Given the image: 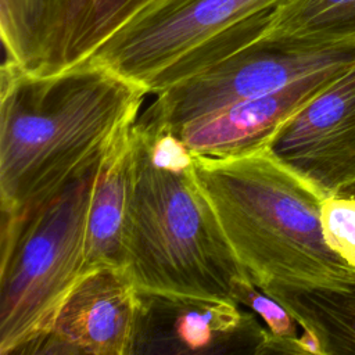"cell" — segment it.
Instances as JSON below:
<instances>
[{"instance_id": "obj_11", "label": "cell", "mask_w": 355, "mask_h": 355, "mask_svg": "<svg viewBox=\"0 0 355 355\" xmlns=\"http://www.w3.org/2000/svg\"><path fill=\"white\" fill-rule=\"evenodd\" d=\"M157 0H61L33 75H54L87 61Z\"/></svg>"}, {"instance_id": "obj_4", "label": "cell", "mask_w": 355, "mask_h": 355, "mask_svg": "<svg viewBox=\"0 0 355 355\" xmlns=\"http://www.w3.org/2000/svg\"><path fill=\"white\" fill-rule=\"evenodd\" d=\"M104 157L36 202L1 211V355L42 334L86 273L89 208Z\"/></svg>"}, {"instance_id": "obj_16", "label": "cell", "mask_w": 355, "mask_h": 355, "mask_svg": "<svg viewBox=\"0 0 355 355\" xmlns=\"http://www.w3.org/2000/svg\"><path fill=\"white\" fill-rule=\"evenodd\" d=\"M232 300L241 306L251 309L269 330L263 355L305 354L297 331L298 322L279 301L259 288L251 280L248 273L233 283Z\"/></svg>"}, {"instance_id": "obj_3", "label": "cell", "mask_w": 355, "mask_h": 355, "mask_svg": "<svg viewBox=\"0 0 355 355\" xmlns=\"http://www.w3.org/2000/svg\"><path fill=\"white\" fill-rule=\"evenodd\" d=\"M196 172L255 284L324 282L355 273L324 241V197L268 148L226 158L196 155Z\"/></svg>"}, {"instance_id": "obj_7", "label": "cell", "mask_w": 355, "mask_h": 355, "mask_svg": "<svg viewBox=\"0 0 355 355\" xmlns=\"http://www.w3.org/2000/svg\"><path fill=\"white\" fill-rule=\"evenodd\" d=\"M269 330L226 298L139 288L130 355H263Z\"/></svg>"}, {"instance_id": "obj_10", "label": "cell", "mask_w": 355, "mask_h": 355, "mask_svg": "<svg viewBox=\"0 0 355 355\" xmlns=\"http://www.w3.org/2000/svg\"><path fill=\"white\" fill-rule=\"evenodd\" d=\"M352 65L327 68L277 90L237 101L187 122L173 133L198 157L226 158L263 150L288 118Z\"/></svg>"}, {"instance_id": "obj_12", "label": "cell", "mask_w": 355, "mask_h": 355, "mask_svg": "<svg viewBox=\"0 0 355 355\" xmlns=\"http://www.w3.org/2000/svg\"><path fill=\"white\" fill-rule=\"evenodd\" d=\"M133 125L101 161L90 200L86 233V273L101 266L125 268V239L135 187Z\"/></svg>"}, {"instance_id": "obj_2", "label": "cell", "mask_w": 355, "mask_h": 355, "mask_svg": "<svg viewBox=\"0 0 355 355\" xmlns=\"http://www.w3.org/2000/svg\"><path fill=\"white\" fill-rule=\"evenodd\" d=\"M125 269L140 290L232 300L247 275L204 191L196 155L168 128L133 123Z\"/></svg>"}, {"instance_id": "obj_14", "label": "cell", "mask_w": 355, "mask_h": 355, "mask_svg": "<svg viewBox=\"0 0 355 355\" xmlns=\"http://www.w3.org/2000/svg\"><path fill=\"white\" fill-rule=\"evenodd\" d=\"M263 36L355 43V0H290L272 12Z\"/></svg>"}, {"instance_id": "obj_6", "label": "cell", "mask_w": 355, "mask_h": 355, "mask_svg": "<svg viewBox=\"0 0 355 355\" xmlns=\"http://www.w3.org/2000/svg\"><path fill=\"white\" fill-rule=\"evenodd\" d=\"M355 64V43L318 44L261 36L205 71L157 94L139 119L175 132L237 101L284 87L319 71Z\"/></svg>"}, {"instance_id": "obj_18", "label": "cell", "mask_w": 355, "mask_h": 355, "mask_svg": "<svg viewBox=\"0 0 355 355\" xmlns=\"http://www.w3.org/2000/svg\"><path fill=\"white\" fill-rule=\"evenodd\" d=\"M349 196H354V197H355V193H352V194H349Z\"/></svg>"}, {"instance_id": "obj_17", "label": "cell", "mask_w": 355, "mask_h": 355, "mask_svg": "<svg viewBox=\"0 0 355 355\" xmlns=\"http://www.w3.org/2000/svg\"><path fill=\"white\" fill-rule=\"evenodd\" d=\"M320 223L327 245L355 268V197H324L320 205Z\"/></svg>"}, {"instance_id": "obj_9", "label": "cell", "mask_w": 355, "mask_h": 355, "mask_svg": "<svg viewBox=\"0 0 355 355\" xmlns=\"http://www.w3.org/2000/svg\"><path fill=\"white\" fill-rule=\"evenodd\" d=\"M137 309L139 288L123 266L92 269L17 355H130Z\"/></svg>"}, {"instance_id": "obj_13", "label": "cell", "mask_w": 355, "mask_h": 355, "mask_svg": "<svg viewBox=\"0 0 355 355\" xmlns=\"http://www.w3.org/2000/svg\"><path fill=\"white\" fill-rule=\"evenodd\" d=\"M257 286L318 338L322 355L355 354V273L324 282L268 280Z\"/></svg>"}, {"instance_id": "obj_15", "label": "cell", "mask_w": 355, "mask_h": 355, "mask_svg": "<svg viewBox=\"0 0 355 355\" xmlns=\"http://www.w3.org/2000/svg\"><path fill=\"white\" fill-rule=\"evenodd\" d=\"M60 3L61 0H0V33L6 61L28 73L36 71Z\"/></svg>"}, {"instance_id": "obj_5", "label": "cell", "mask_w": 355, "mask_h": 355, "mask_svg": "<svg viewBox=\"0 0 355 355\" xmlns=\"http://www.w3.org/2000/svg\"><path fill=\"white\" fill-rule=\"evenodd\" d=\"M290 0H157L89 60L159 94L259 39Z\"/></svg>"}, {"instance_id": "obj_1", "label": "cell", "mask_w": 355, "mask_h": 355, "mask_svg": "<svg viewBox=\"0 0 355 355\" xmlns=\"http://www.w3.org/2000/svg\"><path fill=\"white\" fill-rule=\"evenodd\" d=\"M0 82L1 211L36 202L105 155L147 96L90 60L54 75L4 60Z\"/></svg>"}, {"instance_id": "obj_8", "label": "cell", "mask_w": 355, "mask_h": 355, "mask_svg": "<svg viewBox=\"0 0 355 355\" xmlns=\"http://www.w3.org/2000/svg\"><path fill=\"white\" fill-rule=\"evenodd\" d=\"M266 148L323 197L355 193V64L288 118Z\"/></svg>"}]
</instances>
